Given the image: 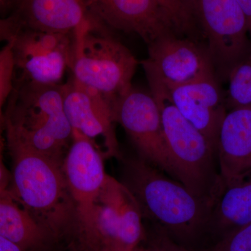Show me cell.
Segmentation results:
<instances>
[{
    "mask_svg": "<svg viewBox=\"0 0 251 251\" xmlns=\"http://www.w3.org/2000/svg\"><path fill=\"white\" fill-rule=\"evenodd\" d=\"M176 34H190L195 29L192 20L179 0H155Z\"/></svg>",
    "mask_w": 251,
    "mask_h": 251,
    "instance_id": "44dd1931",
    "label": "cell"
},
{
    "mask_svg": "<svg viewBox=\"0 0 251 251\" xmlns=\"http://www.w3.org/2000/svg\"><path fill=\"white\" fill-rule=\"evenodd\" d=\"M149 85L159 108L173 179L211 204L222 186L215 149L180 113L164 86Z\"/></svg>",
    "mask_w": 251,
    "mask_h": 251,
    "instance_id": "277c9868",
    "label": "cell"
},
{
    "mask_svg": "<svg viewBox=\"0 0 251 251\" xmlns=\"http://www.w3.org/2000/svg\"><path fill=\"white\" fill-rule=\"evenodd\" d=\"M61 85L21 81L14 85L4 118L6 138L62 163L73 130L64 112Z\"/></svg>",
    "mask_w": 251,
    "mask_h": 251,
    "instance_id": "3957f363",
    "label": "cell"
},
{
    "mask_svg": "<svg viewBox=\"0 0 251 251\" xmlns=\"http://www.w3.org/2000/svg\"><path fill=\"white\" fill-rule=\"evenodd\" d=\"M109 249H110V251H118L115 250V249H110V248H109Z\"/></svg>",
    "mask_w": 251,
    "mask_h": 251,
    "instance_id": "1f68e13d",
    "label": "cell"
},
{
    "mask_svg": "<svg viewBox=\"0 0 251 251\" xmlns=\"http://www.w3.org/2000/svg\"><path fill=\"white\" fill-rule=\"evenodd\" d=\"M166 89L180 113L217 151L220 127L227 111L226 99L215 75Z\"/></svg>",
    "mask_w": 251,
    "mask_h": 251,
    "instance_id": "4fadbf2b",
    "label": "cell"
},
{
    "mask_svg": "<svg viewBox=\"0 0 251 251\" xmlns=\"http://www.w3.org/2000/svg\"><path fill=\"white\" fill-rule=\"evenodd\" d=\"M6 146V138H5V126L4 116L0 118V151H4Z\"/></svg>",
    "mask_w": 251,
    "mask_h": 251,
    "instance_id": "83f0119b",
    "label": "cell"
},
{
    "mask_svg": "<svg viewBox=\"0 0 251 251\" xmlns=\"http://www.w3.org/2000/svg\"><path fill=\"white\" fill-rule=\"evenodd\" d=\"M203 251H251V224L231 232Z\"/></svg>",
    "mask_w": 251,
    "mask_h": 251,
    "instance_id": "7402d4cb",
    "label": "cell"
},
{
    "mask_svg": "<svg viewBox=\"0 0 251 251\" xmlns=\"http://www.w3.org/2000/svg\"><path fill=\"white\" fill-rule=\"evenodd\" d=\"M13 6L23 29L73 34L85 23L100 21L87 0H14Z\"/></svg>",
    "mask_w": 251,
    "mask_h": 251,
    "instance_id": "9a60e30c",
    "label": "cell"
},
{
    "mask_svg": "<svg viewBox=\"0 0 251 251\" xmlns=\"http://www.w3.org/2000/svg\"><path fill=\"white\" fill-rule=\"evenodd\" d=\"M216 154L224 186L251 175V104L226 114L220 127Z\"/></svg>",
    "mask_w": 251,
    "mask_h": 251,
    "instance_id": "5bb4252c",
    "label": "cell"
},
{
    "mask_svg": "<svg viewBox=\"0 0 251 251\" xmlns=\"http://www.w3.org/2000/svg\"><path fill=\"white\" fill-rule=\"evenodd\" d=\"M21 29V23L14 16L0 17V44L12 40Z\"/></svg>",
    "mask_w": 251,
    "mask_h": 251,
    "instance_id": "cb8c5ba5",
    "label": "cell"
},
{
    "mask_svg": "<svg viewBox=\"0 0 251 251\" xmlns=\"http://www.w3.org/2000/svg\"><path fill=\"white\" fill-rule=\"evenodd\" d=\"M90 10L106 27L134 33L148 44L174 32L155 0H87ZM176 34V33H175Z\"/></svg>",
    "mask_w": 251,
    "mask_h": 251,
    "instance_id": "7c38bea8",
    "label": "cell"
},
{
    "mask_svg": "<svg viewBox=\"0 0 251 251\" xmlns=\"http://www.w3.org/2000/svg\"><path fill=\"white\" fill-rule=\"evenodd\" d=\"M251 224V175L224 186L211 202L205 250L223 237Z\"/></svg>",
    "mask_w": 251,
    "mask_h": 251,
    "instance_id": "2e32d148",
    "label": "cell"
},
{
    "mask_svg": "<svg viewBox=\"0 0 251 251\" xmlns=\"http://www.w3.org/2000/svg\"><path fill=\"white\" fill-rule=\"evenodd\" d=\"M92 251H110V249L108 247H100L92 249Z\"/></svg>",
    "mask_w": 251,
    "mask_h": 251,
    "instance_id": "f546056e",
    "label": "cell"
},
{
    "mask_svg": "<svg viewBox=\"0 0 251 251\" xmlns=\"http://www.w3.org/2000/svg\"><path fill=\"white\" fill-rule=\"evenodd\" d=\"M15 74L16 66L11 40L0 49V118L4 116L3 108L14 90Z\"/></svg>",
    "mask_w": 251,
    "mask_h": 251,
    "instance_id": "ffe728a7",
    "label": "cell"
},
{
    "mask_svg": "<svg viewBox=\"0 0 251 251\" xmlns=\"http://www.w3.org/2000/svg\"><path fill=\"white\" fill-rule=\"evenodd\" d=\"M141 64L149 82L168 89L215 75L207 49L174 32L149 44L148 57Z\"/></svg>",
    "mask_w": 251,
    "mask_h": 251,
    "instance_id": "52a82bcc",
    "label": "cell"
},
{
    "mask_svg": "<svg viewBox=\"0 0 251 251\" xmlns=\"http://www.w3.org/2000/svg\"><path fill=\"white\" fill-rule=\"evenodd\" d=\"M147 247L151 251H184L161 229L154 226H153L152 232L149 235Z\"/></svg>",
    "mask_w": 251,
    "mask_h": 251,
    "instance_id": "603a6c76",
    "label": "cell"
},
{
    "mask_svg": "<svg viewBox=\"0 0 251 251\" xmlns=\"http://www.w3.org/2000/svg\"><path fill=\"white\" fill-rule=\"evenodd\" d=\"M11 173L5 166L4 151H0V193L11 192Z\"/></svg>",
    "mask_w": 251,
    "mask_h": 251,
    "instance_id": "d4e9b609",
    "label": "cell"
},
{
    "mask_svg": "<svg viewBox=\"0 0 251 251\" xmlns=\"http://www.w3.org/2000/svg\"><path fill=\"white\" fill-rule=\"evenodd\" d=\"M112 112L114 122L123 127L138 157L173 178L160 110L152 94L132 87L113 103Z\"/></svg>",
    "mask_w": 251,
    "mask_h": 251,
    "instance_id": "9c48e42d",
    "label": "cell"
},
{
    "mask_svg": "<svg viewBox=\"0 0 251 251\" xmlns=\"http://www.w3.org/2000/svg\"><path fill=\"white\" fill-rule=\"evenodd\" d=\"M72 38V76L103 95L112 108L133 87L138 60L100 21L80 26Z\"/></svg>",
    "mask_w": 251,
    "mask_h": 251,
    "instance_id": "5b68a950",
    "label": "cell"
},
{
    "mask_svg": "<svg viewBox=\"0 0 251 251\" xmlns=\"http://www.w3.org/2000/svg\"><path fill=\"white\" fill-rule=\"evenodd\" d=\"M195 27L207 40L214 67L223 75L251 53L247 18L237 0H182Z\"/></svg>",
    "mask_w": 251,
    "mask_h": 251,
    "instance_id": "8992f818",
    "label": "cell"
},
{
    "mask_svg": "<svg viewBox=\"0 0 251 251\" xmlns=\"http://www.w3.org/2000/svg\"><path fill=\"white\" fill-rule=\"evenodd\" d=\"M133 251H150V249H149L148 247L140 248V246H139V247H137L136 249H135V250H133Z\"/></svg>",
    "mask_w": 251,
    "mask_h": 251,
    "instance_id": "4dcf8cb0",
    "label": "cell"
},
{
    "mask_svg": "<svg viewBox=\"0 0 251 251\" xmlns=\"http://www.w3.org/2000/svg\"><path fill=\"white\" fill-rule=\"evenodd\" d=\"M108 207L121 233L124 251H133L145 239L143 216L133 193L120 180L108 175L97 201Z\"/></svg>",
    "mask_w": 251,
    "mask_h": 251,
    "instance_id": "e0dca14e",
    "label": "cell"
},
{
    "mask_svg": "<svg viewBox=\"0 0 251 251\" xmlns=\"http://www.w3.org/2000/svg\"><path fill=\"white\" fill-rule=\"evenodd\" d=\"M62 87L64 112L72 129L97 144L101 140L105 156H119L111 106L97 90L71 76Z\"/></svg>",
    "mask_w": 251,
    "mask_h": 251,
    "instance_id": "8fae6325",
    "label": "cell"
},
{
    "mask_svg": "<svg viewBox=\"0 0 251 251\" xmlns=\"http://www.w3.org/2000/svg\"><path fill=\"white\" fill-rule=\"evenodd\" d=\"M247 18L249 35L251 39V0H237Z\"/></svg>",
    "mask_w": 251,
    "mask_h": 251,
    "instance_id": "484cf974",
    "label": "cell"
},
{
    "mask_svg": "<svg viewBox=\"0 0 251 251\" xmlns=\"http://www.w3.org/2000/svg\"><path fill=\"white\" fill-rule=\"evenodd\" d=\"M0 235L25 251L41 249L51 238L11 192L0 193Z\"/></svg>",
    "mask_w": 251,
    "mask_h": 251,
    "instance_id": "ac0fdd59",
    "label": "cell"
},
{
    "mask_svg": "<svg viewBox=\"0 0 251 251\" xmlns=\"http://www.w3.org/2000/svg\"><path fill=\"white\" fill-rule=\"evenodd\" d=\"M226 108L233 109L251 104V53L229 73Z\"/></svg>",
    "mask_w": 251,
    "mask_h": 251,
    "instance_id": "d6986e66",
    "label": "cell"
},
{
    "mask_svg": "<svg viewBox=\"0 0 251 251\" xmlns=\"http://www.w3.org/2000/svg\"><path fill=\"white\" fill-rule=\"evenodd\" d=\"M6 138V137H5ZM11 156V192L51 237L73 228L78 232L77 211L62 163L6 138Z\"/></svg>",
    "mask_w": 251,
    "mask_h": 251,
    "instance_id": "7a4b0ae2",
    "label": "cell"
},
{
    "mask_svg": "<svg viewBox=\"0 0 251 251\" xmlns=\"http://www.w3.org/2000/svg\"><path fill=\"white\" fill-rule=\"evenodd\" d=\"M122 162L120 181L138 201L143 219L184 251H202L210 203L138 156Z\"/></svg>",
    "mask_w": 251,
    "mask_h": 251,
    "instance_id": "6da1fadb",
    "label": "cell"
},
{
    "mask_svg": "<svg viewBox=\"0 0 251 251\" xmlns=\"http://www.w3.org/2000/svg\"><path fill=\"white\" fill-rule=\"evenodd\" d=\"M179 1H181V2L182 3V4H183L182 0H179ZM183 5H184V4H183ZM184 7H185V6H184ZM186 11H187V10H186Z\"/></svg>",
    "mask_w": 251,
    "mask_h": 251,
    "instance_id": "d6a6232c",
    "label": "cell"
},
{
    "mask_svg": "<svg viewBox=\"0 0 251 251\" xmlns=\"http://www.w3.org/2000/svg\"><path fill=\"white\" fill-rule=\"evenodd\" d=\"M14 0H0V13L7 9L10 5H13Z\"/></svg>",
    "mask_w": 251,
    "mask_h": 251,
    "instance_id": "f1b7e54d",
    "label": "cell"
},
{
    "mask_svg": "<svg viewBox=\"0 0 251 251\" xmlns=\"http://www.w3.org/2000/svg\"><path fill=\"white\" fill-rule=\"evenodd\" d=\"M73 130L70 146L62 161V171L75 204L78 233L83 240L93 223L94 209L108 174L98 144Z\"/></svg>",
    "mask_w": 251,
    "mask_h": 251,
    "instance_id": "ba28073f",
    "label": "cell"
},
{
    "mask_svg": "<svg viewBox=\"0 0 251 251\" xmlns=\"http://www.w3.org/2000/svg\"><path fill=\"white\" fill-rule=\"evenodd\" d=\"M0 251H25L16 244L0 235Z\"/></svg>",
    "mask_w": 251,
    "mask_h": 251,
    "instance_id": "4316f807",
    "label": "cell"
},
{
    "mask_svg": "<svg viewBox=\"0 0 251 251\" xmlns=\"http://www.w3.org/2000/svg\"><path fill=\"white\" fill-rule=\"evenodd\" d=\"M16 71L22 82L61 85L72 59V34L22 29L12 39Z\"/></svg>",
    "mask_w": 251,
    "mask_h": 251,
    "instance_id": "30bf717a",
    "label": "cell"
}]
</instances>
